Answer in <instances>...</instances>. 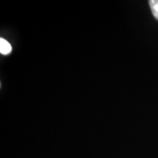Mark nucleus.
Wrapping results in <instances>:
<instances>
[{
	"label": "nucleus",
	"mask_w": 158,
	"mask_h": 158,
	"mask_svg": "<svg viewBox=\"0 0 158 158\" xmlns=\"http://www.w3.org/2000/svg\"><path fill=\"white\" fill-rule=\"evenodd\" d=\"M148 4L152 11L153 16L158 20V0H150Z\"/></svg>",
	"instance_id": "2"
},
{
	"label": "nucleus",
	"mask_w": 158,
	"mask_h": 158,
	"mask_svg": "<svg viewBox=\"0 0 158 158\" xmlns=\"http://www.w3.org/2000/svg\"><path fill=\"white\" fill-rule=\"evenodd\" d=\"M11 50H12V48L11 44L6 40L1 38L0 39V53L4 56H7L11 54Z\"/></svg>",
	"instance_id": "1"
}]
</instances>
